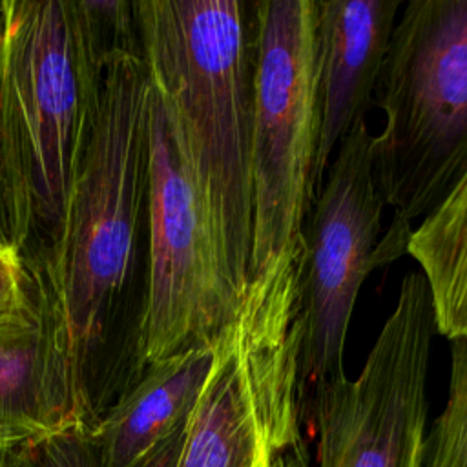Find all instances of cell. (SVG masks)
Listing matches in <instances>:
<instances>
[{
  "label": "cell",
  "mask_w": 467,
  "mask_h": 467,
  "mask_svg": "<svg viewBox=\"0 0 467 467\" xmlns=\"http://www.w3.org/2000/svg\"><path fill=\"white\" fill-rule=\"evenodd\" d=\"M97 109L57 237L27 261L84 421L100 416L99 368L137 268L148 204L151 82L133 2H104Z\"/></svg>",
  "instance_id": "obj_1"
},
{
  "label": "cell",
  "mask_w": 467,
  "mask_h": 467,
  "mask_svg": "<svg viewBox=\"0 0 467 467\" xmlns=\"http://www.w3.org/2000/svg\"><path fill=\"white\" fill-rule=\"evenodd\" d=\"M133 13L151 86L179 126L223 272L241 299L252 250L255 2L140 0Z\"/></svg>",
  "instance_id": "obj_2"
},
{
  "label": "cell",
  "mask_w": 467,
  "mask_h": 467,
  "mask_svg": "<svg viewBox=\"0 0 467 467\" xmlns=\"http://www.w3.org/2000/svg\"><path fill=\"white\" fill-rule=\"evenodd\" d=\"M0 109L26 259L58 234L91 133L106 42L99 2L2 0Z\"/></svg>",
  "instance_id": "obj_3"
},
{
  "label": "cell",
  "mask_w": 467,
  "mask_h": 467,
  "mask_svg": "<svg viewBox=\"0 0 467 467\" xmlns=\"http://www.w3.org/2000/svg\"><path fill=\"white\" fill-rule=\"evenodd\" d=\"M374 106L385 126L372 137V170L390 237L407 244L467 168V0H409L392 29Z\"/></svg>",
  "instance_id": "obj_4"
},
{
  "label": "cell",
  "mask_w": 467,
  "mask_h": 467,
  "mask_svg": "<svg viewBox=\"0 0 467 467\" xmlns=\"http://www.w3.org/2000/svg\"><path fill=\"white\" fill-rule=\"evenodd\" d=\"M299 263L246 281L234 323L215 341L175 467H281L286 452H303Z\"/></svg>",
  "instance_id": "obj_5"
},
{
  "label": "cell",
  "mask_w": 467,
  "mask_h": 467,
  "mask_svg": "<svg viewBox=\"0 0 467 467\" xmlns=\"http://www.w3.org/2000/svg\"><path fill=\"white\" fill-rule=\"evenodd\" d=\"M257 69L252 131V250L248 279L296 263L314 202L317 2H255Z\"/></svg>",
  "instance_id": "obj_6"
},
{
  "label": "cell",
  "mask_w": 467,
  "mask_h": 467,
  "mask_svg": "<svg viewBox=\"0 0 467 467\" xmlns=\"http://www.w3.org/2000/svg\"><path fill=\"white\" fill-rule=\"evenodd\" d=\"M146 226L148 270L135 339L137 378L173 354L217 341L241 303L223 272L179 126L153 86Z\"/></svg>",
  "instance_id": "obj_7"
},
{
  "label": "cell",
  "mask_w": 467,
  "mask_h": 467,
  "mask_svg": "<svg viewBox=\"0 0 467 467\" xmlns=\"http://www.w3.org/2000/svg\"><path fill=\"white\" fill-rule=\"evenodd\" d=\"M372 137L363 122L339 142L303 230L297 279V416L303 438H312L319 407L347 379L348 323L359 288L378 265L385 202L372 170Z\"/></svg>",
  "instance_id": "obj_8"
},
{
  "label": "cell",
  "mask_w": 467,
  "mask_h": 467,
  "mask_svg": "<svg viewBox=\"0 0 467 467\" xmlns=\"http://www.w3.org/2000/svg\"><path fill=\"white\" fill-rule=\"evenodd\" d=\"M434 334L427 281L420 270L409 272L361 372L317 410V467H423Z\"/></svg>",
  "instance_id": "obj_9"
},
{
  "label": "cell",
  "mask_w": 467,
  "mask_h": 467,
  "mask_svg": "<svg viewBox=\"0 0 467 467\" xmlns=\"http://www.w3.org/2000/svg\"><path fill=\"white\" fill-rule=\"evenodd\" d=\"M317 2V108L314 199L339 142L374 106L376 80L401 0Z\"/></svg>",
  "instance_id": "obj_10"
},
{
  "label": "cell",
  "mask_w": 467,
  "mask_h": 467,
  "mask_svg": "<svg viewBox=\"0 0 467 467\" xmlns=\"http://www.w3.org/2000/svg\"><path fill=\"white\" fill-rule=\"evenodd\" d=\"M213 356L215 341L190 347L148 367L122 390L91 429L99 467H139L182 429L204 387Z\"/></svg>",
  "instance_id": "obj_11"
},
{
  "label": "cell",
  "mask_w": 467,
  "mask_h": 467,
  "mask_svg": "<svg viewBox=\"0 0 467 467\" xmlns=\"http://www.w3.org/2000/svg\"><path fill=\"white\" fill-rule=\"evenodd\" d=\"M71 427L89 429L44 316L0 327V445L24 451Z\"/></svg>",
  "instance_id": "obj_12"
},
{
  "label": "cell",
  "mask_w": 467,
  "mask_h": 467,
  "mask_svg": "<svg viewBox=\"0 0 467 467\" xmlns=\"http://www.w3.org/2000/svg\"><path fill=\"white\" fill-rule=\"evenodd\" d=\"M405 250L420 265L436 334L449 341L467 334V168L447 195L410 232Z\"/></svg>",
  "instance_id": "obj_13"
},
{
  "label": "cell",
  "mask_w": 467,
  "mask_h": 467,
  "mask_svg": "<svg viewBox=\"0 0 467 467\" xmlns=\"http://www.w3.org/2000/svg\"><path fill=\"white\" fill-rule=\"evenodd\" d=\"M423 467H467V334L451 339L447 401L427 434Z\"/></svg>",
  "instance_id": "obj_14"
},
{
  "label": "cell",
  "mask_w": 467,
  "mask_h": 467,
  "mask_svg": "<svg viewBox=\"0 0 467 467\" xmlns=\"http://www.w3.org/2000/svg\"><path fill=\"white\" fill-rule=\"evenodd\" d=\"M42 317L35 281L22 250L0 246V327Z\"/></svg>",
  "instance_id": "obj_15"
},
{
  "label": "cell",
  "mask_w": 467,
  "mask_h": 467,
  "mask_svg": "<svg viewBox=\"0 0 467 467\" xmlns=\"http://www.w3.org/2000/svg\"><path fill=\"white\" fill-rule=\"evenodd\" d=\"M26 467H99L91 429L55 432L27 451Z\"/></svg>",
  "instance_id": "obj_16"
},
{
  "label": "cell",
  "mask_w": 467,
  "mask_h": 467,
  "mask_svg": "<svg viewBox=\"0 0 467 467\" xmlns=\"http://www.w3.org/2000/svg\"><path fill=\"white\" fill-rule=\"evenodd\" d=\"M2 0H0V40H2ZM16 246L18 250H26V232L22 224V215L16 201V193L13 188L5 146H4V130H2V109H0V246Z\"/></svg>",
  "instance_id": "obj_17"
},
{
  "label": "cell",
  "mask_w": 467,
  "mask_h": 467,
  "mask_svg": "<svg viewBox=\"0 0 467 467\" xmlns=\"http://www.w3.org/2000/svg\"><path fill=\"white\" fill-rule=\"evenodd\" d=\"M184 427L171 434L166 441H162L139 467H175L184 436Z\"/></svg>",
  "instance_id": "obj_18"
},
{
  "label": "cell",
  "mask_w": 467,
  "mask_h": 467,
  "mask_svg": "<svg viewBox=\"0 0 467 467\" xmlns=\"http://www.w3.org/2000/svg\"><path fill=\"white\" fill-rule=\"evenodd\" d=\"M29 449L15 451V449L0 445V467H26V456H27Z\"/></svg>",
  "instance_id": "obj_19"
}]
</instances>
